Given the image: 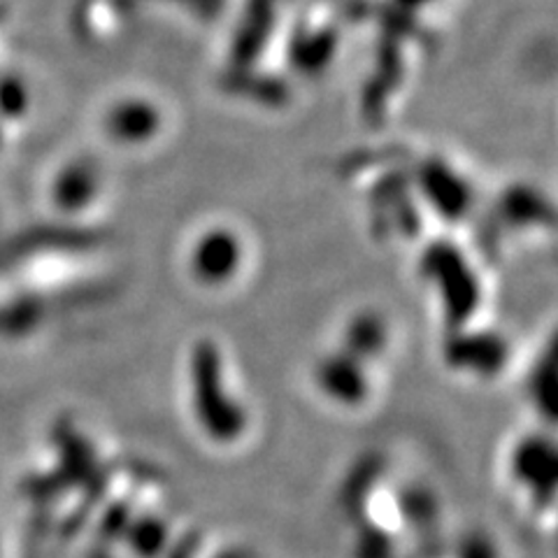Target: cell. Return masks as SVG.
Wrapping results in <instances>:
<instances>
[{
	"mask_svg": "<svg viewBox=\"0 0 558 558\" xmlns=\"http://www.w3.org/2000/svg\"><path fill=\"white\" fill-rule=\"evenodd\" d=\"M424 189L435 201V209L447 217H457L468 209L470 194L461 180L449 170V166L430 163L424 168Z\"/></svg>",
	"mask_w": 558,
	"mask_h": 558,
	"instance_id": "7",
	"label": "cell"
},
{
	"mask_svg": "<svg viewBox=\"0 0 558 558\" xmlns=\"http://www.w3.org/2000/svg\"><path fill=\"white\" fill-rule=\"evenodd\" d=\"M317 381L322 391L336 400V403L342 405H359L368 396L371 381L368 375H365L363 361L356 356L347 354L344 349H340L338 354L328 356L319 363L317 371Z\"/></svg>",
	"mask_w": 558,
	"mask_h": 558,
	"instance_id": "4",
	"label": "cell"
},
{
	"mask_svg": "<svg viewBox=\"0 0 558 558\" xmlns=\"http://www.w3.org/2000/svg\"><path fill=\"white\" fill-rule=\"evenodd\" d=\"M387 340V324H384L381 317H377V314H356L344 330L342 349L365 363L384 352Z\"/></svg>",
	"mask_w": 558,
	"mask_h": 558,
	"instance_id": "8",
	"label": "cell"
},
{
	"mask_svg": "<svg viewBox=\"0 0 558 558\" xmlns=\"http://www.w3.org/2000/svg\"><path fill=\"white\" fill-rule=\"evenodd\" d=\"M191 387H194V414L201 428L215 440L231 442L247 426L244 410L226 387L217 349L203 342L196 347L191 363Z\"/></svg>",
	"mask_w": 558,
	"mask_h": 558,
	"instance_id": "1",
	"label": "cell"
},
{
	"mask_svg": "<svg viewBox=\"0 0 558 558\" xmlns=\"http://www.w3.org/2000/svg\"><path fill=\"white\" fill-rule=\"evenodd\" d=\"M242 266V244L231 229L205 231L191 250V272L201 284L221 287L238 275Z\"/></svg>",
	"mask_w": 558,
	"mask_h": 558,
	"instance_id": "3",
	"label": "cell"
},
{
	"mask_svg": "<svg viewBox=\"0 0 558 558\" xmlns=\"http://www.w3.org/2000/svg\"><path fill=\"white\" fill-rule=\"evenodd\" d=\"M108 133L126 145L147 143L159 129V114L154 108L143 102H124L110 114L108 119Z\"/></svg>",
	"mask_w": 558,
	"mask_h": 558,
	"instance_id": "6",
	"label": "cell"
},
{
	"mask_svg": "<svg viewBox=\"0 0 558 558\" xmlns=\"http://www.w3.org/2000/svg\"><path fill=\"white\" fill-rule=\"evenodd\" d=\"M477 336L480 338L461 336L447 349V354L453 365L473 371V375L484 377L500 368L505 361V347H502V340L496 338L494 333H484V336L477 333Z\"/></svg>",
	"mask_w": 558,
	"mask_h": 558,
	"instance_id": "5",
	"label": "cell"
},
{
	"mask_svg": "<svg viewBox=\"0 0 558 558\" xmlns=\"http://www.w3.org/2000/svg\"><path fill=\"white\" fill-rule=\"evenodd\" d=\"M96 174L89 166H73L63 178L59 180V189H57V201L63 207H82L86 201L94 196L96 189Z\"/></svg>",
	"mask_w": 558,
	"mask_h": 558,
	"instance_id": "9",
	"label": "cell"
},
{
	"mask_svg": "<svg viewBox=\"0 0 558 558\" xmlns=\"http://www.w3.org/2000/svg\"><path fill=\"white\" fill-rule=\"evenodd\" d=\"M422 266L424 275L433 277L451 317H457V326L468 322L470 312L477 305V284L461 254L449 244H440V247H430L424 254Z\"/></svg>",
	"mask_w": 558,
	"mask_h": 558,
	"instance_id": "2",
	"label": "cell"
}]
</instances>
